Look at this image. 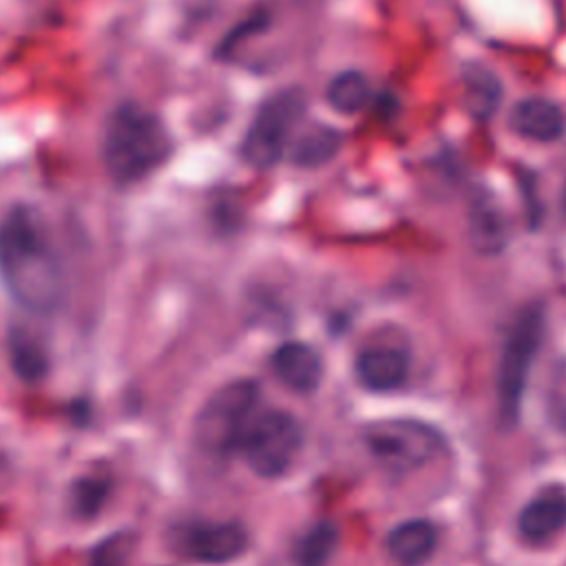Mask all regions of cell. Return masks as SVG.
<instances>
[{
  "mask_svg": "<svg viewBox=\"0 0 566 566\" xmlns=\"http://www.w3.org/2000/svg\"><path fill=\"white\" fill-rule=\"evenodd\" d=\"M0 279L29 312L51 314L62 305L66 281L60 254L42 214L27 203L11 206L0 219Z\"/></svg>",
  "mask_w": 566,
  "mask_h": 566,
  "instance_id": "cell-1",
  "label": "cell"
},
{
  "mask_svg": "<svg viewBox=\"0 0 566 566\" xmlns=\"http://www.w3.org/2000/svg\"><path fill=\"white\" fill-rule=\"evenodd\" d=\"M172 153L166 124L139 104H122L108 117L102 144L106 172L117 184H133L157 170Z\"/></svg>",
  "mask_w": 566,
  "mask_h": 566,
  "instance_id": "cell-2",
  "label": "cell"
},
{
  "mask_svg": "<svg viewBox=\"0 0 566 566\" xmlns=\"http://www.w3.org/2000/svg\"><path fill=\"white\" fill-rule=\"evenodd\" d=\"M259 398V387L248 380H232L219 387L199 409L195 420V438L199 447L212 453H228L243 442L252 424V411Z\"/></svg>",
  "mask_w": 566,
  "mask_h": 566,
  "instance_id": "cell-3",
  "label": "cell"
},
{
  "mask_svg": "<svg viewBox=\"0 0 566 566\" xmlns=\"http://www.w3.org/2000/svg\"><path fill=\"white\" fill-rule=\"evenodd\" d=\"M305 111L301 88H283L270 95L254 113L241 142V157L256 170L276 166L290 144V133Z\"/></svg>",
  "mask_w": 566,
  "mask_h": 566,
  "instance_id": "cell-4",
  "label": "cell"
},
{
  "mask_svg": "<svg viewBox=\"0 0 566 566\" xmlns=\"http://www.w3.org/2000/svg\"><path fill=\"white\" fill-rule=\"evenodd\" d=\"M365 444L378 464L402 475L429 464L442 451L438 429L418 420H380L365 429Z\"/></svg>",
  "mask_w": 566,
  "mask_h": 566,
  "instance_id": "cell-5",
  "label": "cell"
},
{
  "mask_svg": "<svg viewBox=\"0 0 566 566\" xmlns=\"http://www.w3.org/2000/svg\"><path fill=\"white\" fill-rule=\"evenodd\" d=\"M544 334V312L537 305L526 307L506 336L497 365V405L504 422H513L526 387L528 369Z\"/></svg>",
  "mask_w": 566,
  "mask_h": 566,
  "instance_id": "cell-6",
  "label": "cell"
},
{
  "mask_svg": "<svg viewBox=\"0 0 566 566\" xmlns=\"http://www.w3.org/2000/svg\"><path fill=\"white\" fill-rule=\"evenodd\" d=\"M303 442L298 420L285 411H268L252 420L243 436V453L252 471L263 478L281 475Z\"/></svg>",
  "mask_w": 566,
  "mask_h": 566,
  "instance_id": "cell-7",
  "label": "cell"
},
{
  "mask_svg": "<svg viewBox=\"0 0 566 566\" xmlns=\"http://www.w3.org/2000/svg\"><path fill=\"white\" fill-rule=\"evenodd\" d=\"M248 546V533L237 522H210L195 526L186 537V553L203 564H223Z\"/></svg>",
  "mask_w": 566,
  "mask_h": 566,
  "instance_id": "cell-8",
  "label": "cell"
},
{
  "mask_svg": "<svg viewBox=\"0 0 566 566\" xmlns=\"http://www.w3.org/2000/svg\"><path fill=\"white\" fill-rule=\"evenodd\" d=\"M566 526V493L548 489L533 497L517 517V531L528 544H544Z\"/></svg>",
  "mask_w": 566,
  "mask_h": 566,
  "instance_id": "cell-9",
  "label": "cell"
},
{
  "mask_svg": "<svg viewBox=\"0 0 566 566\" xmlns=\"http://www.w3.org/2000/svg\"><path fill=\"white\" fill-rule=\"evenodd\" d=\"M356 378L369 391H394L407 380L409 360L394 347H369L356 358Z\"/></svg>",
  "mask_w": 566,
  "mask_h": 566,
  "instance_id": "cell-10",
  "label": "cell"
},
{
  "mask_svg": "<svg viewBox=\"0 0 566 566\" xmlns=\"http://www.w3.org/2000/svg\"><path fill=\"white\" fill-rule=\"evenodd\" d=\"M272 367L283 385L301 394L316 389L323 378L321 356L298 340L283 343L272 356Z\"/></svg>",
  "mask_w": 566,
  "mask_h": 566,
  "instance_id": "cell-11",
  "label": "cell"
},
{
  "mask_svg": "<svg viewBox=\"0 0 566 566\" xmlns=\"http://www.w3.org/2000/svg\"><path fill=\"white\" fill-rule=\"evenodd\" d=\"M509 124L517 135L533 142L559 139L566 128V119L559 106L542 97H528L517 102L511 111Z\"/></svg>",
  "mask_w": 566,
  "mask_h": 566,
  "instance_id": "cell-12",
  "label": "cell"
},
{
  "mask_svg": "<svg viewBox=\"0 0 566 566\" xmlns=\"http://www.w3.org/2000/svg\"><path fill=\"white\" fill-rule=\"evenodd\" d=\"M436 548V528L427 520H407L391 528L387 553L402 566L422 564Z\"/></svg>",
  "mask_w": 566,
  "mask_h": 566,
  "instance_id": "cell-13",
  "label": "cell"
},
{
  "mask_svg": "<svg viewBox=\"0 0 566 566\" xmlns=\"http://www.w3.org/2000/svg\"><path fill=\"white\" fill-rule=\"evenodd\" d=\"M343 137L336 128L316 124L307 128L292 146V161L298 168H318L336 157Z\"/></svg>",
  "mask_w": 566,
  "mask_h": 566,
  "instance_id": "cell-14",
  "label": "cell"
},
{
  "mask_svg": "<svg viewBox=\"0 0 566 566\" xmlns=\"http://www.w3.org/2000/svg\"><path fill=\"white\" fill-rule=\"evenodd\" d=\"M371 97V88L367 77L360 71H343L338 73L327 91H325V99L327 104L343 115H354L358 111H363L367 106Z\"/></svg>",
  "mask_w": 566,
  "mask_h": 566,
  "instance_id": "cell-15",
  "label": "cell"
},
{
  "mask_svg": "<svg viewBox=\"0 0 566 566\" xmlns=\"http://www.w3.org/2000/svg\"><path fill=\"white\" fill-rule=\"evenodd\" d=\"M9 356H11V365L15 369V374L22 380H38L44 376L46 371V354L42 349V345L22 329H13L9 336Z\"/></svg>",
  "mask_w": 566,
  "mask_h": 566,
  "instance_id": "cell-16",
  "label": "cell"
},
{
  "mask_svg": "<svg viewBox=\"0 0 566 566\" xmlns=\"http://www.w3.org/2000/svg\"><path fill=\"white\" fill-rule=\"evenodd\" d=\"M500 99L497 80L482 66H475L464 75V102L473 117H489Z\"/></svg>",
  "mask_w": 566,
  "mask_h": 566,
  "instance_id": "cell-17",
  "label": "cell"
},
{
  "mask_svg": "<svg viewBox=\"0 0 566 566\" xmlns=\"http://www.w3.org/2000/svg\"><path fill=\"white\" fill-rule=\"evenodd\" d=\"M338 542V533L332 524L323 522L312 526L296 546V562L301 566H325Z\"/></svg>",
  "mask_w": 566,
  "mask_h": 566,
  "instance_id": "cell-18",
  "label": "cell"
},
{
  "mask_svg": "<svg viewBox=\"0 0 566 566\" xmlns=\"http://www.w3.org/2000/svg\"><path fill=\"white\" fill-rule=\"evenodd\" d=\"M504 221L497 208L475 206L471 217V239L480 252H497L504 245Z\"/></svg>",
  "mask_w": 566,
  "mask_h": 566,
  "instance_id": "cell-19",
  "label": "cell"
},
{
  "mask_svg": "<svg viewBox=\"0 0 566 566\" xmlns=\"http://www.w3.org/2000/svg\"><path fill=\"white\" fill-rule=\"evenodd\" d=\"M128 551H130V535L128 533L113 535L108 542H104L97 548L93 566H124Z\"/></svg>",
  "mask_w": 566,
  "mask_h": 566,
  "instance_id": "cell-20",
  "label": "cell"
},
{
  "mask_svg": "<svg viewBox=\"0 0 566 566\" xmlns=\"http://www.w3.org/2000/svg\"><path fill=\"white\" fill-rule=\"evenodd\" d=\"M564 210H566V188H564Z\"/></svg>",
  "mask_w": 566,
  "mask_h": 566,
  "instance_id": "cell-21",
  "label": "cell"
}]
</instances>
